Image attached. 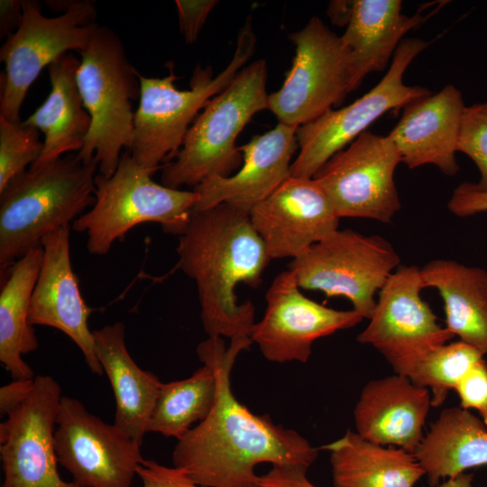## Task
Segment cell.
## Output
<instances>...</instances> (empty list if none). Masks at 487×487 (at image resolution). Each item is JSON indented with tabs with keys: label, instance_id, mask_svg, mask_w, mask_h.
<instances>
[{
	"label": "cell",
	"instance_id": "cell-34",
	"mask_svg": "<svg viewBox=\"0 0 487 487\" xmlns=\"http://www.w3.org/2000/svg\"><path fill=\"white\" fill-rule=\"evenodd\" d=\"M142 487H202L178 467H169L154 460H143L137 468Z\"/></svg>",
	"mask_w": 487,
	"mask_h": 487
},
{
	"label": "cell",
	"instance_id": "cell-39",
	"mask_svg": "<svg viewBox=\"0 0 487 487\" xmlns=\"http://www.w3.org/2000/svg\"><path fill=\"white\" fill-rule=\"evenodd\" d=\"M23 0L0 1V38H7L19 27L23 18Z\"/></svg>",
	"mask_w": 487,
	"mask_h": 487
},
{
	"label": "cell",
	"instance_id": "cell-9",
	"mask_svg": "<svg viewBox=\"0 0 487 487\" xmlns=\"http://www.w3.org/2000/svg\"><path fill=\"white\" fill-rule=\"evenodd\" d=\"M400 259L393 246L378 234L337 229L288 265L299 288L320 290L326 297H345L354 310L370 319L374 296Z\"/></svg>",
	"mask_w": 487,
	"mask_h": 487
},
{
	"label": "cell",
	"instance_id": "cell-28",
	"mask_svg": "<svg viewBox=\"0 0 487 487\" xmlns=\"http://www.w3.org/2000/svg\"><path fill=\"white\" fill-rule=\"evenodd\" d=\"M43 257L41 245L29 251L3 276L0 291V362L14 380L34 379L22 355L39 347L29 321L32 295ZM3 277H1L3 279Z\"/></svg>",
	"mask_w": 487,
	"mask_h": 487
},
{
	"label": "cell",
	"instance_id": "cell-27",
	"mask_svg": "<svg viewBox=\"0 0 487 487\" xmlns=\"http://www.w3.org/2000/svg\"><path fill=\"white\" fill-rule=\"evenodd\" d=\"M414 455L430 487L471 468L487 465V427L461 407L445 409Z\"/></svg>",
	"mask_w": 487,
	"mask_h": 487
},
{
	"label": "cell",
	"instance_id": "cell-12",
	"mask_svg": "<svg viewBox=\"0 0 487 487\" xmlns=\"http://www.w3.org/2000/svg\"><path fill=\"white\" fill-rule=\"evenodd\" d=\"M421 268L400 265L378 292L368 326L357 336L379 351L396 374L410 377L432 352L454 335L421 298Z\"/></svg>",
	"mask_w": 487,
	"mask_h": 487
},
{
	"label": "cell",
	"instance_id": "cell-33",
	"mask_svg": "<svg viewBox=\"0 0 487 487\" xmlns=\"http://www.w3.org/2000/svg\"><path fill=\"white\" fill-rule=\"evenodd\" d=\"M460 399V407L476 409L487 427V363L481 360L459 381L455 389Z\"/></svg>",
	"mask_w": 487,
	"mask_h": 487
},
{
	"label": "cell",
	"instance_id": "cell-14",
	"mask_svg": "<svg viewBox=\"0 0 487 487\" xmlns=\"http://www.w3.org/2000/svg\"><path fill=\"white\" fill-rule=\"evenodd\" d=\"M141 447L115 424L62 396L54 431L59 464L81 487H131L144 460Z\"/></svg>",
	"mask_w": 487,
	"mask_h": 487
},
{
	"label": "cell",
	"instance_id": "cell-36",
	"mask_svg": "<svg viewBox=\"0 0 487 487\" xmlns=\"http://www.w3.org/2000/svg\"><path fill=\"white\" fill-rule=\"evenodd\" d=\"M447 207L460 217L487 212V191L481 189L476 183L463 182L453 191Z\"/></svg>",
	"mask_w": 487,
	"mask_h": 487
},
{
	"label": "cell",
	"instance_id": "cell-3",
	"mask_svg": "<svg viewBox=\"0 0 487 487\" xmlns=\"http://www.w3.org/2000/svg\"><path fill=\"white\" fill-rule=\"evenodd\" d=\"M97 170L95 157L84 162L68 153L7 183L0 191L1 277L44 236L94 206Z\"/></svg>",
	"mask_w": 487,
	"mask_h": 487
},
{
	"label": "cell",
	"instance_id": "cell-35",
	"mask_svg": "<svg viewBox=\"0 0 487 487\" xmlns=\"http://www.w3.org/2000/svg\"><path fill=\"white\" fill-rule=\"evenodd\" d=\"M216 0H176L180 32L187 43L195 42Z\"/></svg>",
	"mask_w": 487,
	"mask_h": 487
},
{
	"label": "cell",
	"instance_id": "cell-24",
	"mask_svg": "<svg viewBox=\"0 0 487 487\" xmlns=\"http://www.w3.org/2000/svg\"><path fill=\"white\" fill-rule=\"evenodd\" d=\"M426 288L437 289L446 328L487 355V271L453 260H433L421 268Z\"/></svg>",
	"mask_w": 487,
	"mask_h": 487
},
{
	"label": "cell",
	"instance_id": "cell-21",
	"mask_svg": "<svg viewBox=\"0 0 487 487\" xmlns=\"http://www.w3.org/2000/svg\"><path fill=\"white\" fill-rule=\"evenodd\" d=\"M431 395L409 377L394 374L369 381L354 410L356 433L381 446L415 454L421 444Z\"/></svg>",
	"mask_w": 487,
	"mask_h": 487
},
{
	"label": "cell",
	"instance_id": "cell-16",
	"mask_svg": "<svg viewBox=\"0 0 487 487\" xmlns=\"http://www.w3.org/2000/svg\"><path fill=\"white\" fill-rule=\"evenodd\" d=\"M293 273L283 271L272 280L266 309L251 334L266 360L273 363L308 361L313 343L359 324L355 310H336L304 296Z\"/></svg>",
	"mask_w": 487,
	"mask_h": 487
},
{
	"label": "cell",
	"instance_id": "cell-32",
	"mask_svg": "<svg viewBox=\"0 0 487 487\" xmlns=\"http://www.w3.org/2000/svg\"><path fill=\"white\" fill-rule=\"evenodd\" d=\"M457 152L467 155L480 171L477 186L487 191V101L465 106Z\"/></svg>",
	"mask_w": 487,
	"mask_h": 487
},
{
	"label": "cell",
	"instance_id": "cell-26",
	"mask_svg": "<svg viewBox=\"0 0 487 487\" xmlns=\"http://www.w3.org/2000/svg\"><path fill=\"white\" fill-rule=\"evenodd\" d=\"M425 20L403 14L400 0H354L341 39L352 53L355 89L366 75L383 70L403 36Z\"/></svg>",
	"mask_w": 487,
	"mask_h": 487
},
{
	"label": "cell",
	"instance_id": "cell-41",
	"mask_svg": "<svg viewBox=\"0 0 487 487\" xmlns=\"http://www.w3.org/2000/svg\"><path fill=\"white\" fill-rule=\"evenodd\" d=\"M473 473H463L455 477L448 478L436 487H472Z\"/></svg>",
	"mask_w": 487,
	"mask_h": 487
},
{
	"label": "cell",
	"instance_id": "cell-8",
	"mask_svg": "<svg viewBox=\"0 0 487 487\" xmlns=\"http://www.w3.org/2000/svg\"><path fill=\"white\" fill-rule=\"evenodd\" d=\"M94 3L67 1L60 15L47 17L39 2L23 0L21 23L0 49V60L5 63L0 77V116L21 122L23 103L41 70L63 54L87 47L99 26Z\"/></svg>",
	"mask_w": 487,
	"mask_h": 487
},
{
	"label": "cell",
	"instance_id": "cell-22",
	"mask_svg": "<svg viewBox=\"0 0 487 487\" xmlns=\"http://www.w3.org/2000/svg\"><path fill=\"white\" fill-rule=\"evenodd\" d=\"M92 334L96 356L115 400L114 424L142 446L162 382L131 357L122 322L106 325Z\"/></svg>",
	"mask_w": 487,
	"mask_h": 487
},
{
	"label": "cell",
	"instance_id": "cell-23",
	"mask_svg": "<svg viewBox=\"0 0 487 487\" xmlns=\"http://www.w3.org/2000/svg\"><path fill=\"white\" fill-rule=\"evenodd\" d=\"M79 61L69 52L48 67L51 92L43 104L23 121L44 135L41 154L29 170L40 169L68 153H78L85 143L91 119L78 87Z\"/></svg>",
	"mask_w": 487,
	"mask_h": 487
},
{
	"label": "cell",
	"instance_id": "cell-18",
	"mask_svg": "<svg viewBox=\"0 0 487 487\" xmlns=\"http://www.w3.org/2000/svg\"><path fill=\"white\" fill-rule=\"evenodd\" d=\"M70 225L63 226L41 240L43 257L32 295L30 324L56 328L66 334L80 349L89 370L104 371L95 350L87 319L92 309L81 296L70 262Z\"/></svg>",
	"mask_w": 487,
	"mask_h": 487
},
{
	"label": "cell",
	"instance_id": "cell-5",
	"mask_svg": "<svg viewBox=\"0 0 487 487\" xmlns=\"http://www.w3.org/2000/svg\"><path fill=\"white\" fill-rule=\"evenodd\" d=\"M77 82L91 127L77 153L84 162L94 157L98 173L112 176L122 150H130L133 137V102L140 98L139 71L132 65L120 37L99 25L87 47L79 52Z\"/></svg>",
	"mask_w": 487,
	"mask_h": 487
},
{
	"label": "cell",
	"instance_id": "cell-2",
	"mask_svg": "<svg viewBox=\"0 0 487 487\" xmlns=\"http://www.w3.org/2000/svg\"><path fill=\"white\" fill-rule=\"evenodd\" d=\"M178 236V267L196 282L207 337L251 339L254 306L235 289L259 287L271 259L250 214L227 203L193 209Z\"/></svg>",
	"mask_w": 487,
	"mask_h": 487
},
{
	"label": "cell",
	"instance_id": "cell-31",
	"mask_svg": "<svg viewBox=\"0 0 487 487\" xmlns=\"http://www.w3.org/2000/svg\"><path fill=\"white\" fill-rule=\"evenodd\" d=\"M42 149L38 129L0 116V191L35 163Z\"/></svg>",
	"mask_w": 487,
	"mask_h": 487
},
{
	"label": "cell",
	"instance_id": "cell-25",
	"mask_svg": "<svg viewBox=\"0 0 487 487\" xmlns=\"http://www.w3.org/2000/svg\"><path fill=\"white\" fill-rule=\"evenodd\" d=\"M320 449L330 452L334 487H414L425 471L413 454L347 430Z\"/></svg>",
	"mask_w": 487,
	"mask_h": 487
},
{
	"label": "cell",
	"instance_id": "cell-1",
	"mask_svg": "<svg viewBox=\"0 0 487 487\" xmlns=\"http://www.w3.org/2000/svg\"><path fill=\"white\" fill-rule=\"evenodd\" d=\"M252 344L240 339L226 347L222 337H207L197 346L199 361L215 367L216 400L208 416L178 440L172 461L202 487H257L259 464L309 468L318 455L319 448L299 433L253 414L234 395L231 371Z\"/></svg>",
	"mask_w": 487,
	"mask_h": 487
},
{
	"label": "cell",
	"instance_id": "cell-10",
	"mask_svg": "<svg viewBox=\"0 0 487 487\" xmlns=\"http://www.w3.org/2000/svg\"><path fill=\"white\" fill-rule=\"evenodd\" d=\"M289 38L295 44L292 66L281 87L269 95L268 109L280 123L299 127L340 105L355 89L354 65L341 36L317 16Z\"/></svg>",
	"mask_w": 487,
	"mask_h": 487
},
{
	"label": "cell",
	"instance_id": "cell-13",
	"mask_svg": "<svg viewBox=\"0 0 487 487\" xmlns=\"http://www.w3.org/2000/svg\"><path fill=\"white\" fill-rule=\"evenodd\" d=\"M401 157L391 141L363 132L314 175L341 217L390 223L401 207L394 172Z\"/></svg>",
	"mask_w": 487,
	"mask_h": 487
},
{
	"label": "cell",
	"instance_id": "cell-19",
	"mask_svg": "<svg viewBox=\"0 0 487 487\" xmlns=\"http://www.w3.org/2000/svg\"><path fill=\"white\" fill-rule=\"evenodd\" d=\"M297 128L279 122L273 129L238 147L242 167L234 175L211 177L195 187L198 200L193 209L227 203L250 214L290 177L291 159L299 147Z\"/></svg>",
	"mask_w": 487,
	"mask_h": 487
},
{
	"label": "cell",
	"instance_id": "cell-17",
	"mask_svg": "<svg viewBox=\"0 0 487 487\" xmlns=\"http://www.w3.org/2000/svg\"><path fill=\"white\" fill-rule=\"evenodd\" d=\"M271 260L303 254L338 229L339 216L313 179L289 177L250 212Z\"/></svg>",
	"mask_w": 487,
	"mask_h": 487
},
{
	"label": "cell",
	"instance_id": "cell-11",
	"mask_svg": "<svg viewBox=\"0 0 487 487\" xmlns=\"http://www.w3.org/2000/svg\"><path fill=\"white\" fill-rule=\"evenodd\" d=\"M429 41L403 39L382 79L368 93L342 108L331 109L297 128L299 152L290 166V176L311 179L336 152L353 142L365 129L390 110L432 92L420 86H407L403 75Z\"/></svg>",
	"mask_w": 487,
	"mask_h": 487
},
{
	"label": "cell",
	"instance_id": "cell-4",
	"mask_svg": "<svg viewBox=\"0 0 487 487\" xmlns=\"http://www.w3.org/2000/svg\"><path fill=\"white\" fill-rule=\"evenodd\" d=\"M256 46L252 19L248 17L239 31L235 50L229 64L216 76L210 67L198 64L188 89H178L173 64L164 78H149L138 73L141 85L139 106L134 114L133 137L130 150L133 159L153 172L170 162L181 148L185 137L207 102L225 89Z\"/></svg>",
	"mask_w": 487,
	"mask_h": 487
},
{
	"label": "cell",
	"instance_id": "cell-29",
	"mask_svg": "<svg viewBox=\"0 0 487 487\" xmlns=\"http://www.w3.org/2000/svg\"><path fill=\"white\" fill-rule=\"evenodd\" d=\"M200 362L203 366L191 376L161 384L147 433L179 440L208 416L216 400V375L209 361Z\"/></svg>",
	"mask_w": 487,
	"mask_h": 487
},
{
	"label": "cell",
	"instance_id": "cell-37",
	"mask_svg": "<svg viewBox=\"0 0 487 487\" xmlns=\"http://www.w3.org/2000/svg\"><path fill=\"white\" fill-rule=\"evenodd\" d=\"M308 470L302 465H272L259 476L257 487H317L308 479Z\"/></svg>",
	"mask_w": 487,
	"mask_h": 487
},
{
	"label": "cell",
	"instance_id": "cell-20",
	"mask_svg": "<svg viewBox=\"0 0 487 487\" xmlns=\"http://www.w3.org/2000/svg\"><path fill=\"white\" fill-rule=\"evenodd\" d=\"M465 106L461 92L451 84L406 104L400 120L388 134L401 161L411 170L433 164L447 176L455 175Z\"/></svg>",
	"mask_w": 487,
	"mask_h": 487
},
{
	"label": "cell",
	"instance_id": "cell-38",
	"mask_svg": "<svg viewBox=\"0 0 487 487\" xmlns=\"http://www.w3.org/2000/svg\"><path fill=\"white\" fill-rule=\"evenodd\" d=\"M34 386V379L14 380L0 388V414L8 416L29 396Z\"/></svg>",
	"mask_w": 487,
	"mask_h": 487
},
{
	"label": "cell",
	"instance_id": "cell-6",
	"mask_svg": "<svg viewBox=\"0 0 487 487\" xmlns=\"http://www.w3.org/2000/svg\"><path fill=\"white\" fill-rule=\"evenodd\" d=\"M267 64L258 60L244 67L221 93L210 99L190 126L183 144L162 165L161 184L179 189L197 187L211 177H229L242 164L237 136L252 117L268 109Z\"/></svg>",
	"mask_w": 487,
	"mask_h": 487
},
{
	"label": "cell",
	"instance_id": "cell-40",
	"mask_svg": "<svg viewBox=\"0 0 487 487\" xmlns=\"http://www.w3.org/2000/svg\"><path fill=\"white\" fill-rule=\"evenodd\" d=\"M354 1H331L327 14L333 23L339 26L347 25L352 14Z\"/></svg>",
	"mask_w": 487,
	"mask_h": 487
},
{
	"label": "cell",
	"instance_id": "cell-30",
	"mask_svg": "<svg viewBox=\"0 0 487 487\" xmlns=\"http://www.w3.org/2000/svg\"><path fill=\"white\" fill-rule=\"evenodd\" d=\"M483 354L472 345L456 341L429 354L409 377L418 386L429 390L431 405L441 406L448 392L474 367Z\"/></svg>",
	"mask_w": 487,
	"mask_h": 487
},
{
	"label": "cell",
	"instance_id": "cell-7",
	"mask_svg": "<svg viewBox=\"0 0 487 487\" xmlns=\"http://www.w3.org/2000/svg\"><path fill=\"white\" fill-rule=\"evenodd\" d=\"M153 174L139 165L128 150L122 152L112 176L96 174V202L72 223L73 230L87 233L91 254H106L116 240L142 223H159L165 233L179 234L198 194L160 185L152 179Z\"/></svg>",
	"mask_w": 487,
	"mask_h": 487
},
{
	"label": "cell",
	"instance_id": "cell-15",
	"mask_svg": "<svg viewBox=\"0 0 487 487\" xmlns=\"http://www.w3.org/2000/svg\"><path fill=\"white\" fill-rule=\"evenodd\" d=\"M62 390L50 375H37L24 401L0 424L2 487H81L59 472L54 431Z\"/></svg>",
	"mask_w": 487,
	"mask_h": 487
}]
</instances>
